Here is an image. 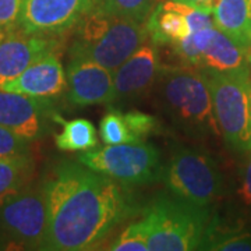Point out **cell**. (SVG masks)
Listing matches in <instances>:
<instances>
[{
  "label": "cell",
  "mask_w": 251,
  "mask_h": 251,
  "mask_svg": "<svg viewBox=\"0 0 251 251\" xmlns=\"http://www.w3.org/2000/svg\"><path fill=\"white\" fill-rule=\"evenodd\" d=\"M172 49L181 63L202 72L236 73L251 69V46L236 42L215 25L193 32Z\"/></svg>",
  "instance_id": "9c48e42d"
},
{
  "label": "cell",
  "mask_w": 251,
  "mask_h": 251,
  "mask_svg": "<svg viewBox=\"0 0 251 251\" xmlns=\"http://www.w3.org/2000/svg\"><path fill=\"white\" fill-rule=\"evenodd\" d=\"M59 117L52 99L0 90V126L28 141L45 137Z\"/></svg>",
  "instance_id": "8fae6325"
},
{
  "label": "cell",
  "mask_w": 251,
  "mask_h": 251,
  "mask_svg": "<svg viewBox=\"0 0 251 251\" xmlns=\"http://www.w3.org/2000/svg\"><path fill=\"white\" fill-rule=\"evenodd\" d=\"M125 186L81 162H63L44 181L46 226L44 250L98 249L135 208Z\"/></svg>",
  "instance_id": "6da1fadb"
},
{
  "label": "cell",
  "mask_w": 251,
  "mask_h": 251,
  "mask_svg": "<svg viewBox=\"0 0 251 251\" xmlns=\"http://www.w3.org/2000/svg\"><path fill=\"white\" fill-rule=\"evenodd\" d=\"M94 9V0H24L20 31L59 38L77 27Z\"/></svg>",
  "instance_id": "30bf717a"
},
{
  "label": "cell",
  "mask_w": 251,
  "mask_h": 251,
  "mask_svg": "<svg viewBox=\"0 0 251 251\" xmlns=\"http://www.w3.org/2000/svg\"><path fill=\"white\" fill-rule=\"evenodd\" d=\"M100 140L108 145L137 143L126 125L125 115L119 109H110L99 123Z\"/></svg>",
  "instance_id": "7402d4cb"
},
{
  "label": "cell",
  "mask_w": 251,
  "mask_h": 251,
  "mask_svg": "<svg viewBox=\"0 0 251 251\" xmlns=\"http://www.w3.org/2000/svg\"><path fill=\"white\" fill-rule=\"evenodd\" d=\"M62 41L50 36L17 32L0 41V84L14 80L32 63L53 52H60Z\"/></svg>",
  "instance_id": "5bb4252c"
},
{
  "label": "cell",
  "mask_w": 251,
  "mask_h": 251,
  "mask_svg": "<svg viewBox=\"0 0 251 251\" xmlns=\"http://www.w3.org/2000/svg\"><path fill=\"white\" fill-rule=\"evenodd\" d=\"M148 39L147 23L92 10L75 27L69 56L88 59L115 72Z\"/></svg>",
  "instance_id": "277c9868"
},
{
  "label": "cell",
  "mask_w": 251,
  "mask_h": 251,
  "mask_svg": "<svg viewBox=\"0 0 251 251\" xmlns=\"http://www.w3.org/2000/svg\"><path fill=\"white\" fill-rule=\"evenodd\" d=\"M158 48L148 39L113 72L115 102H130L152 90L162 67Z\"/></svg>",
  "instance_id": "4fadbf2b"
},
{
  "label": "cell",
  "mask_w": 251,
  "mask_h": 251,
  "mask_svg": "<svg viewBox=\"0 0 251 251\" xmlns=\"http://www.w3.org/2000/svg\"><path fill=\"white\" fill-rule=\"evenodd\" d=\"M34 172L31 156L0 159V196L25 186Z\"/></svg>",
  "instance_id": "44dd1931"
},
{
  "label": "cell",
  "mask_w": 251,
  "mask_h": 251,
  "mask_svg": "<svg viewBox=\"0 0 251 251\" xmlns=\"http://www.w3.org/2000/svg\"><path fill=\"white\" fill-rule=\"evenodd\" d=\"M152 90L158 106L177 130L197 140L221 134L211 90L200 69L162 64Z\"/></svg>",
  "instance_id": "7a4b0ae2"
},
{
  "label": "cell",
  "mask_w": 251,
  "mask_h": 251,
  "mask_svg": "<svg viewBox=\"0 0 251 251\" xmlns=\"http://www.w3.org/2000/svg\"><path fill=\"white\" fill-rule=\"evenodd\" d=\"M24 0H0V41L20 32Z\"/></svg>",
  "instance_id": "484cf974"
},
{
  "label": "cell",
  "mask_w": 251,
  "mask_h": 251,
  "mask_svg": "<svg viewBox=\"0 0 251 251\" xmlns=\"http://www.w3.org/2000/svg\"><path fill=\"white\" fill-rule=\"evenodd\" d=\"M48 214L44 184L0 196V234L29 250H44Z\"/></svg>",
  "instance_id": "ba28073f"
},
{
  "label": "cell",
  "mask_w": 251,
  "mask_h": 251,
  "mask_svg": "<svg viewBox=\"0 0 251 251\" xmlns=\"http://www.w3.org/2000/svg\"><path fill=\"white\" fill-rule=\"evenodd\" d=\"M204 250L251 251V229L221 230L214 219L204 244Z\"/></svg>",
  "instance_id": "ffe728a7"
},
{
  "label": "cell",
  "mask_w": 251,
  "mask_h": 251,
  "mask_svg": "<svg viewBox=\"0 0 251 251\" xmlns=\"http://www.w3.org/2000/svg\"><path fill=\"white\" fill-rule=\"evenodd\" d=\"M175 1H180V3L197 7V9L204 10V11H208V13H212V9H214V6H215L218 0H175Z\"/></svg>",
  "instance_id": "83f0119b"
},
{
  "label": "cell",
  "mask_w": 251,
  "mask_h": 251,
  "mask_svg": "<svg viewBox=\"0 0 251 251\" xmlns=\"http://www.w3.org/2000/svg\"><path fill=\"white\" fill-rule=\"evenodd\" d=\"M212 17L218 29L236 42L251 46V0H218Z\"/></svg>",
  "instance_id": "e0dca14e"
},
{
  "label": "cell",
  "mask_w": 251,
  "mask_h": 251,
  "mask_svg": "<svg viewBox=\"0 0 251 251\" xmlns=\"http://www.w3.org/2000/svg\"><path fill=\"white\" fill-rule=\"evenodd\" d=\"M162 180L171 194L198 206L209 208L222 194V175L215 159L184 144H173Z\"/></svg>",
  "instance_id": "5b68a950"
},
{
  "label": "cell",
  "mask_w": 251,
  "mask_h": 251,
  "mask_svg": "<svg viewBox=\"0 0 251 251\" xmlns=\"http://www.w3.org/2000/svg\"><path fill=\"white\" fill-rule=\"evenodd\" d=\"M31 141L0 126V159L31 156Z\"/></svg>",
  "instance_id": "d4e9b609"
},
{
  "label": "cell",
  "mask_w": 251,
  "mask_h": 251,
  "mask_svg": "<svg viewBox=\"0 0 251 251\" xmlns=\"http://www.w3.org/2000/svg\"><path fill=\"white\" fill-rule=\"evenodd\" d=\"M148 251L204 250L214 218L208 206H198L171 194L153 200L141 216Z\"/></svg>",
  "instance_id": "3957f363"
},
{
  "label": "cell",
  "mask_w": 251,
  "mask_h": 251,
  "mask_svg": "<svg viewBox=\"0 0 251 251\" xmlns=\"http://www.w3.org/2000/svg\"><path fill=\"white\" fill-rule=\"evenodd\" d=\"M110 251H148L147 234L141 218L130 224L106 247Z\"/></svg>",
  "instance_id": "603a6c76"
},
{
  "label": "cell",
  "mask_w": 251,
  "mask_h": 251,
  "mask_svg": "<svg viewBox=\"0 0 251 251\" xmlns=\"http://www.w3.org/2000/svg\"><path fill=\"white\" fill-rule=\"evenodd\" d=\"M67 99L74 106H92L115 102L113 72L82 57H70L67 69Z\"/></svg>",
  "instance_id": "7c38bea8"
},
{
  "label": "cell",
  "mask_w": 251,
  "mask_h": 251,
  "mask_svg": "<svg viewBox=\"0 0 251 251\" xmlns=\"http://www.w3.org/2000/svg\"><path fill=\"white\" fill-rule=\"evenodd\" d=\"M150 39L158 46H173L193 34L188 4L165 0L155 6L147 20Z\"/></svg>",
  "instance_id": "2e32d148"
},
{
  "label": "cell",
  "mask_w": 251,
  "mask_h": 251,
  "mask_svg": "<svg viewBox=\"0 0 251 251\" xmlns=\"http://www.w3.org/2000/svg\"><path fill=\"white\" fill-rule=\"evenodd\" d=\"M99 1H100V0H94V3H95V7H97V6H98V4H99Z\"/></svg>",
  "instance_id": "f1b7e54d"
},
{
  "label": "cell",
  "mask_w": 251,
  "mask_h": 251,
  "mask_svg": "<svg viewBox=\"0 0 251 251\" xmlns=\"http://www.w3.org/2000/svg\"><path fill=\"white\" fill-rule=\"evenodd\" d=\"M0 90L35 98L53 99L67 90L66 72L60 52H53L32 63L14 80L0 84Z\"/></svg>",
  "instance_id": "9a60e30c"
},
{
  "label": "cell",
  "mask_w": 251,
  "mask_h": 251,
  "mask_svg": "<svg viewBox=\"0 0 251 251\" xmlns=\"http://www.w3.org/2000/svg\"><path fill=\"white\" fill-rule=\"evenodd\" d=\"M78 162L125 187L153 184L163 172L161 151L147 141L95 147L82 151Z\"/></svg>",
  "instance_id": "52a82bcc"
},
{
  "label": "cell",
  "mask_w": 251,
  "mask_h": 251,
  "mask_svg": "<svg viewBox=\"0 0 251 251\" xmlns=\"http://www.w3.org/2000/svg\"><path fill=\"white\" fill-rule=\"evenodd\" d=\"M123 115H125L126 125L137 143L145 141L148 137L158 134L161 130L159 120L150 113H145L141 110H130Z\"/></svg>",
  "instance_id": "cb8c5ba5"
},
{
  "label": "cell",
  "mask_w": 251,
  "mask_h": 251,
  "mask_svg": "<svg viewBox=\"0 0 251 251\" xmlns=\"http://www.w3.org/2000/svg\"><path fill=\"white\" fill-rule=\"evenodd\" d=\"M57 123L62 126V130L54 137V143L60 151L82 152L98 145L97 128L88 119L78 117L73 120H63L62 117H59Z\"/></svg>",
  "instance_id": "ac0fdd59"
},
{
  "label": "cell",
  "mask_w": 251,
  "mask_h": 251,
  "mask_svg": "<svg viewBox=\"0 0 251 251\" xmlns=\"http://www.w3.org/2000/svg\"><path fill=\"white\" fill-rule=\"evenodd\" d=\"M202 73L211 90L221 134L233 150L247 152L251 150V69L236 73Z\"/></svg>",
  "instance_id": "8992f818"
},
{
  "label": "cell",
  "mask_w": 251,
  "mask_h": 251,
  "mask_svg": "<svg viewBox=\"0 0 251 251\" xmlns=\"http://www.w3.org/2000/svg\"><path fill=\"white\" fill-rule=\"evenodd\" d=\"M239 196H240L244 204L251 205V150L247 151V156H246L244 163H243L242 173H240Z\"/></svg>",
  "instance_id": "4316f807"
},
{
  "label": "cell",
  "mask_w": 251,
  "mask_h": 251,
  "mask_svg": "<svg viewBox=\"0 0 251 251\" xmlns=\"http://www.w3.org/2000/svg\"><path fill=\"white\" fill-rule=\"evenodd\" d=\"M158 0H100L95 11L115 17L147 23Z\"/></svg>",
  "instance_id": "d6986e66"
}]
</instances>
